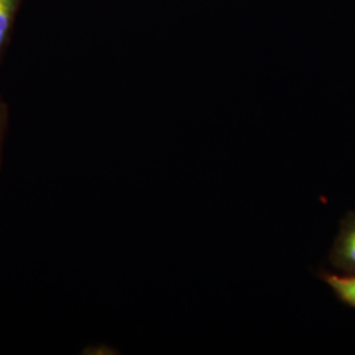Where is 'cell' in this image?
<instances>
[{
    "label": "cell",
    "instance_id": "2",
    "mask_svg": "<svg viewBox=\"0 0 355 355\" xmlns=\"http://www.w3.org/2000/svg\"><path fill=\"white\" fill-rule=\"evenodd\" d=\"M318 278L329 286L341 304L355 309V274L340 275L327 268H321L318 272Z\"/></svg>",
    "mask_w": 355,
    "mask_h": 355
},
{
    "label": "cell",
    "instance_id": "1",
    "mask_svg": "<svg viewBox=\"0 0 355 355\" xmlns=\"http://www.w3.org/2000/svg\"><path fill=\"white\" fill-rule=\"evenodd\" d=\"M329 263L345 274H355V211L341 220L340 232L330 249Z\"/></svg>",
    "mask_w": 355,
    "mask_h": 355
},
{
    "label": "cell",
    "instance_id": "3",
    "mask_svg": "<svg viewBox=\"0 0 355 355\" xmlns=\"http://www.w3.org/2000/svg\"><path fill=\"white\" fill-rule=\"evenodd\" d=\"M19 3L20 0H0V53L7 42Z\"/></svg>",
    "mask_w": 355,
    "mask_h": 355
},
{
    "label": "cell",
    "instance_id": "4",
    "mask_svg": "<svg viewBox=\"0 0 355 355\" xmlns=\"http://www.w3.org/2000/svg\"><path fill=\"white\" fill-rule=\"evenodd\" d=\"M1 130H3V112H1V105H0V141H1Z\"/></svg>",
    "mask_w": 355,
    "mask_h": 355
}]
</instances>
